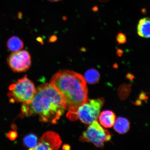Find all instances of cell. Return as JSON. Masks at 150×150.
I'll list each match as a JSON object with an SVG mask.
<instances>
[{
  "label": "cell",
  "mask_w": 150,
  "mask_h": 150,
  "mask_svg": "<svg viewBox=\"0 0 150 150\" xmlns=\"http://www.w3.org/2000/svg\"><path fill=\"white\" fill-rule=\"evenodd\" d=\"M127 77L128 78L130 79L134 78V76H133V75L130 74H127Z\"/></svg>",
  "instance_id": "obj_19"
},
{
  "label": "cell",
  "mask_w": 150,
  "mask_h": 150,
  "mask_svg": "<svg viewBox=\"0 0 150 150\" xmlns=\"http://www.w3.org/2000/svg\"><path fill=\"white\" fill-rule=\"evenodd\" d=\"M99 122L105 128H110L113 126L116 120L114 112L109 110L101 112L99 116Z\"/></svg>",
  "instance_id": "obj_8"
},
{
  "label": "cell",
  "mask_w": 150,
  "mask_h": 150,
  "mask_svg": "<svg viewBox=\"0 0 150 150\" xmlns=\"http://www.w3.org/2000/svg\"><path fill=\"white\" fill-rule=\"evenodd\" d=\"M84 78L86 82L91 84H95L100 79V76L98 71L95 69H90L84 74Z\"/></svg>",
  "instance_id": "obj_12"
},
{
  "label": "cell",
  "mask_w": 150,
  "mask_h": 150,
  "mask_svg": "<svg viewBox=\"0 0 150 150\" xmlns=\"http://www.w3.org/2000/svg\"><path fill=\"white\" fill-rule=\"evenodd\" d=\"M63 149L64 150H69L70 149V146L67 144H65L63 146Z\"/></svg>",
  "instance_id": "obj_17"
},
{
  "label": "cell",
  "mask_w": 150,
  "mask_h": 150,
  "mask_svg": "<svg viewBox=\"0 0 150 150\" xmlns=\"http://www.w3.org/2000/svg\"><path fill=\"white\" fill-rule=\"evenodd\" d=\"M21 110V117L38 115L41 122L55 124L65 110L59 93L50 83H45L35 89L32 99L23 103Z\"/></svg>",
  "instance_id": "obj_1"
},
{
  "label": "cell",
  "mask_w": 150,
  "mask_h": 150,
  "mask_svg": "<svg viewBox=\"0 0 150 150\" xmlns=\"http://www.w3.org/2000/svg\"><path fill=\"white\" fill-rule=\"evenodd\" d=\"M114 125V130L120 134H125L130 128V123L128 120L125 118H118L115 120Z\"/></svg>",
  "instance_id": "obj_10"
},
{
  "label": "cell",
  "mask_w": 150,
  "mask_h": 150,
  "mask_svg": "<svg viewBox=\"0 0 150 150\" xmlns=\"http://www.w3.org/2000/svg\"><path fill=\"white\" fill-rule=\"evenodd\" d=\"M23 145L25 147L29 148V150H32L37 146L38 138L33 134H30L25 136L23 139Z\"/></svg>",
  "instance_id": "obj_13"
},
{
  "label": "cell",
  "mask_w": 150,
  "mask_h": 150,
  "mask_svg": "<svg viewBox=\"0 0 150 150\" xmlns=\"http://www.w3.org/2000/svg\"><path fill=\"white\" fill-rule=\"evenodd\" d=\"M8 96L11 102L22 103L30 102L34 95L35 88L33 82L25 75L9 86Z\"/></svg>",
  "instance_id": "obj_4"
},
{
  "label": "cell",
  "mask_w": 150,
  "mask_h": 150,
  "mask_svg": "<svg viewBox=\"0 0 150 150\" xmlns=\"http://www.w3.org/2000/svg\"><path fill=\"white\" fill-rule=\"evenodd\" d=\"M117 40L119 44H124L127 42L126 35L124 34L120 33L117 35Z\"/></svg>",
  "instance_id": "obj_14"
},
{
  "label": "cell",
  "mask_w": 150,
  "mask_h": 150,
  "mask_svg": "<svg viewBox=\"0 0 150 150\" xmlns=\"http://www.w3.org/2000/svg\"><path fill=\"white\" fill-rule=\"evenodd\" d=\"M104 102V99L103 98L88 99L76 111L69 112L67 117L72 121L79 120L85 124L91 125L97 121Z\"/></svg>",
  "instance_id": "obj_3"
},
{
  "label": "cell",
  "mask_w": 150,
  "mask_h": 150,
  "mask_svg": "<svg viewBox=\"0 0 150 150\" xmlns=\"http://www.w3.org/2000/svg\"><path fill=\"white\" fill-rule=\"evenodd\" d=\"M6 136L9 139L14 140L17 137L18 134L16 131H10L7 134Z\"/></svg>",
  "instance_id": "obj_15"
},
{
  "label": "cell",
  "mask_w": 150,
  "mask_h": 150,
  "mask_svg": "<svg viewBox=\"0 0 150 150\" xmlns=\"http://www.w3.org/2000/svg\"><path fill=\"white\" fill-rule=\"evenodd\" d=\"M137 33L140 37L150 38V18H144L139 21L137 26Z\"/></svg>",
  "instance_id": "obj_9"
},
{
  "label": "cell",
  "mask_w": 150,
  "mask_h": 150,
  "mask_svg": "<svg viewBox=\"0 0 150 150\" xmlns=\"http://www.w3.org/2000/svg\"><path fill=\"white\" fill-rule=\"evenodd\" d=\"M90 125L81 136L80 141L91 142L97 147H103L105 142L111 139V134L109 131L103 128L97 121Z\"/></svg>",
  "instance_id": "obj_5"
},
{
  "label": "cell",
  "mask_w": 150,
  "mask_h": 150,
  "mask_svg": "<svg viewBox=\"0 0 150 150\" xmlns=\"http://www.w3.org/2000/svg\"><path fill=\"white\" fill-rule=\"evenodd\" d=\"M7 46L9 51L16 52L22 49L24 47V43L19 38L13 36L8 39L7 43Z\"/></svg>",
  "instance_id": "obj_11"
},
{
  "label": "cell",
  "mask_w": 150,
  "mask_h": 150,
  "mask_svg": "<svg viewBox=\"0 0 150 150\" xmlns=\"http://www.w3.org/2000/svg\"><path fill=\"white\" fill-rule=\"evenodd\" d=\"M62 141L59 134L52 131L43 134L38 141L37 146L32 150H56L59 149Z\"/></svg>",
  "instance_id": "obj_7"
},
{
  "label": "cell",
  "mask_w": 150,
  "mask_h": 150,
  "mask_svg": "<svg viewBox=\"0 0 150 150\" xmlns=\"http://www.w3.org/2000/svg\"><path fill=\"white\" fill-rule=\"evenodd\" d=\"M7 61L9 67L14 72H26L31 64L30 55L24 50L12 52L8 56Z\"/></svg>",
  "instance_id": "obj_6"
},
{
  "label": "cell",
  "mask_w": 150,
  "mask_h": 150,
  "mask_svg": "<svg viewBox=\"0 0 150 150\" xmlns=\"http://www.w3.org/2000/svg\"><path fill=\"white\" fill-rule=\"evenodd\" d=\"M50 84L60 95L65 110L76 111L88 100L84 77L69 70H60L54 75Z\"/></svg>",
  "instance_id": "obj_2"
},
{
  "label": "cell",
  "mask_w": 150,
  "mask_h": 150,
  "mask_svg": "<svg viewBox=\"0 0 150 150\" xmlns=\"http://www.w3.org/2000/svg\"><path fill=\"white\" fill-rule=\"evenodd\" d=\"M123 54V51L120 49H118L117 50V54L118 56L121 57L122 56Z\"/></svg>",
  "instance_id": "obj_16"
},
{
  "label": "cell",
  "mask_w": 150,
  "mask_h": 150,
  "mask_svg": "<svg viewBox=\"0 0 150 150\" xmlns=\"http://www.w3.org/2000/svg\"><path fill=\"white\" fill-rule=\"evenodd\" d=\"M48 1L50 2H57L62 1V0H47Z\"/></svg>",
  "instance_id": "obj_18"
}]
</instances>
